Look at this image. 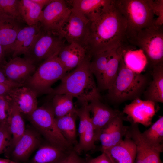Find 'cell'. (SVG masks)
I'll return each mask as SVG.
<instances>
[{"mask_svg": "<svg viewBox=\"0 0 163 163\" xmlns=\"http://www.w3.org/2000/svg\"><path fill=\"white\" fill-rule=\"evenodd\" d=\"M72 151L65 150L48 142L41 144L29 163H59Z\"/></svg>", "mask_w": 163, "mask_h": 163, "instance_id": "obj_25", "label": "cell"}, {"mask_svg": "<svg viewBox=\"0 0 163 163\" xmlns=\"http://www.w3.org/2000/svg\"><path fill=\"white\" fill-rule=\"evenodd\" d=\"M155 103L150 100L137 98L125 105L123 113L127 116L131 122L148 127L151 125L152 118L157 112Z\"/></svg>", "mask_w": 163, "mask_h": 163, "instance_id": "obj_13", "label": "cell"}, {"mask_svg": "<svg viewBox=\"0 0 163 163\" xmlns=\"http://www.w3.org/2000/svg\"><path fill=\"white\" fill-rule=\"evenodd\" d=\"M22 86L10 81L0 83V96L8 95L13 89Z\"/></svg>", "mask_w": 163, "mask_h": 163, "instance_id": "obj_38", "label": "cell"}, {"mask_svg": "<svg viewBox=\"0 0 163 163\" xmlns=\"http://www.w3.org/2000/svg\"><path fill=\"white\" fill-rule=\"evenodd\" d=\"M27 119L47 142L66 150H73L59 131L50 103L37 107Z\"/></svg>", "mask_w": 163, "mask_h": 163, "instance_id": "obj_6", "label": "cell"}, {"mask_svg": "<svg viewBox=\"0 0 163 163\" xmlns=\"http://www.w3.org/2000/svg\"><path fill=\"white\" fill-rule=\"evenodd\" d=\"M114 2L126 21L127 41L134 46L138 33L154 24V0H114Z\"/></svg>", "mask_w": 163, "mask_h": 163, "instance_id": "obj_3", "label": "cell"}, {"mask_svg": "<svg viewBox=\"0 0 163 163\" xmlns=\"http://www.w3.org/2000/svg\"><path fill=\"white\" fill-rule=\"evenodd\" d=\"M7 124L11 136L9 146L5 153L6 157L8 158L12 150L24 134L26 129L24 117L11 99L8 113Z\"/></svg>", "mask_w": 163, "mask_h": 163, "instance_id": "obj_21", "label": "cell"}, {"mask_svg": "<svg viewBox=\"0 0 163 163\" xmlns=\"http://www.w3.org/2000/svg\"><path fill=\"white\" fill-rule=\"evenodd\" d=\"M88 57L72 72H68L60 84L48 95L50 98L58 94H68L82 105L95 99H101L99 90L90 68Z\"/></svg>", "mask_w": 163, "mask_h": 163, "instance_id": "obj_2", "label": "cell"}, {"mask_svg": "<svg viewBox=\"0 0 163 163\" xmlns=\"http://www.w3.org/2000/svg\"><path fill=\"white\" fill-rule=\"evenodd\" d=\"M11 136L8 127L0 125V154L6 152L8 149Z\"/></svg>", "mask_w": 163, "mask_h": 163, "instance_id": "obj_36", "label": "cell"}, {"mask_svg": "<svg viewBox=\"0 0 163 163\" xmlns=\"http://www.w3.org/2000/svg\"><path fill=\"white\" fill-rule=\"evenodd\" d=\"M149 145L161 152L163 151V117L161 116L148 129L141 133Z\"/></svg>", "mask_w": 163, "mask_h": 163, "instance_id": "obj_32", "label": "cell"}, {"mask_svg": "<svg viewBox=\"0 0 163 163\" xmlns=\"http://www.w3.org/2000/svg\"><path fill=\"white\" fill-rule=\"evenodd\" d=\"M67 73L58 55L55 56L40 64L24 86L31 89L37 96L49 95L53 90L52 85L61 80Z\"/></svg>", "mask_w": 163, "mask_h": 163, "instance_id": "obj_5", "label": "cell"}, {"mask_svg": "<svg viewBox=\"0 0 163 163\" xmlns=\"http://www.w3.org/2000/svg\"><path fill=\"white\" fill-rule=\"evenodd\" d=\"M19 20L0 15V44L5 55L10 53L17 34L22 27Z\"/></svg>", "mask_w": 163, "mask_h": 163, "instance_id": "obj_23", "label": "cell"}, {"mask_svg": "<svg viewBox=\"0 0 163 163\" xmlns=\"http://www.w3.org/2000/svg\"><path fill=\"white\" fill-rule=\"evenodd\" d=\"M127 27L126 21L114 0H110L99 17L91 22L87 46L88 55L91 57L104 51L128 46Z\"/></svg>", "mask_w": 163, "mask_h": 163, "instance_id": "obj_1", "label": "cell"}, {"mask_svg": "<svg viewBox=\"0 0 163 163\" xmlns=\"http://www.w3.org/2000/svg\"><path fill=\"white\" fill-rule=\"evenodd\" d=\"M133 45L142 50L152 68L163 63V27L154 24L142 30L138 33Z\"/></svg>", "mask_w": 163, "mask_h": 163, "instance_id": "obj_7", "label": "cell"}, {"mask_svg": "<svg viewBox=\"0 0 163 163\" xmlns=\"http://www.w3.org/2000/svg\"><path fill=\"white\" fill-rule=\"evenodd\" d=\"M148 82L147 77L145 75L135 72L127 67L123 57L115 79L107 90V97L116 103L140 98Z\"/></svg>", "mask_w": 163, "mask_h": 163, "instance_id": "obj_4", "label": "cell"}, {"mask_svg": "<svg viewBox=\"0 0 163 163\" xmlns=\"http://www.w3.org/2000/svg\"><path fill=\"white\" fill-rule=\"evenodd\" d=\"M43 31L40 24L22 27L18 32L11 49L12 58L25 55L33 45Z\"/></svg>", "mask_w": 163, "mask_h": 163, "instance_id": "obj_18", "label": "cell"}, {"mask_svg": "<svg viewBox=\"0 0 163 163\" xmlns=\"http://www.w3.org/2000/svg\"><path fill=\"white\" fill-rule=\"evenodd\" d=\"M123 113L114 118L101 132L97 141L101 142V151L118 144L126 135L128 126L123 124Z\"/></svg>", "mask_w": 163, "mask_h": 163, "instance_id": "obj_16", "label": "cell"}, {"mask_svg": "<svg viewBox=\"0 0 163 163\" xmlns=\"http://www.w3.org/2000/svg\"><path fill=\"white\" fill-rule=\"evenodd\" d=\"M8 81L9 80L5 76L2 69L0 67V83Z\"/></svg>", "mask_w": 163, "mask_h": 163, "instance_id": "obj_42", "label": "cell"}, {"mask_svg": "<svg viewBox=\"0 0 163 163\" xmlns=\"http://www.w3.org/2000/svg\"><path fill=\"white\" fill-rule=\"evenodd\" d=\"M52 0H33V1L40 5L43 8L49 4Z\"/></svg>", "mask_w": 163, "mask_h": 163, "instance_id": "obj_41", "label": "cell"}, {"mask_svg": "<svg viewBox=\"0 0 163 163\" xmlns=\"http://www.w3.org/2000/svg\"><path fill=\"white\" fill-rule=\"evenodd\" d=\"M50 103L55 118L60 117L76 110L74 97L68 94H56L50 98Z\"/></svg>", "mask_w": 163, "mask_h": 163, "instance_id": "obj_31", "label": "cell"}, {"mask_svg": "<svg viewBox=\"0 0 163 163\" xmlns=\"http://www.w3.org/2000/svg\"><path fill=\"white\" fill-rule=\"evenodd\" d=\"M8 95L15 104L23 117L27 119L38 107L37 94L25 86L13 89Z\"/></svg>", "mask_w": 163, "mask_h": 163, "instance_id": "obj_20", "label": "cell"}, {"mask_svg": "<svg viewBox=\"0 0 163 163\" xmlns=\"http://www.w3.org/2000/svg\"><path fill=\"white\" fill-rule=\"evenodd\" d=\"M88 57L86 49L73 43L64 45L58 55L67 72L76 68Z\"/></svg>", "mask_w": 163, "mask_h": 163, "instance_id": "obj_22", "label": "cell"}, {"mask_svg": "<svg viewBox=\"0 0 163 163\" xmlns=\"http://www.w3.org/2000/svg\"><path fill=\"white\" fill-rule=\"evenodd\" d=\"M154 10L155 15L157 16L155 19L154 24L156 26L163 27V0H154Z\"/></svg>", "mask_w": 163, "mask_h": 163, "instance_id": "obj_37", "label": "cell"}, {"mask_svg": "<svg viewBox=\"0 0 163 163\" xmlns=\"http://www.w3.org/2000/svg\"><path fill=\"white\" fill-rule=\"evenodd\" d=\"M85 163H112L106 155L104 153L96 158L85 161Z\"/></svg>", "mask_w": 163, "mask_h": 163, "instance_id": "obj_40", "label": "cell"}, {"mask_svg": "<svg viewBox=\"0 0 163 163\" xmlns=\"http://www.w3.org/2000/svg\"><path fill=\"white\" fill-rule=\"evenodd\" d=\"M71 11L67 1L52 0L42 11L40 23L42 30L59 33Z\"/></svg>", "mask_w": 163, "mask_h": 163, "instance_id": "obj_10", "label": "cell"}, {"mask_svg": "<svg viewBox=\"0 0 163 163\" xmlns=\"http://www.w3.org/2000/svg\"><path fill=\"white\" fill-rule=\"evenodd\" d=\"M117 48L93 54L90 57V68L94 76L96 79L98 88L101 83L108 62L115 50Z\"/></svg>", "mask_w": 163, "mask_h": 163, "instance_id": "obj_30", "label": "cell"}, {"mask_svg": "<svg viewBox=\"0 0 163 163\" xmlns=\"http://www.w3.org/2000/svg\"><path fill=\"white\" fill-rule=\"evenodd\" d=\"M124 137L118 144L101 151L112 163H135L136 154V145L127 134Z\"/></svg>", "mask_w": 163, "mask_h": 163, "instance_id": "obj_19", "label": "cell"}, {"mask_svg": "<svg viewBox=\"0 0 163 163\" xmlns=\"http://www.w3.org/2000/svg\"><path fill=\"white\" fill-rule=\"evenodd\" d=\"M85 161L79 156L74 150L59 163H85Z\"/></svg>", "mask_w": 163, "mask_h": 163, "instance_id": "obj_39", "label": "cell"}, {"mask_svg": "<svg viewBox=\"0 0 163 163\" xmlns=\"http://www.w3.org/2000/svg\"><path fill=\"white\" fill-rule=\"evenodd\" d=\"M124 54L121 47L116 49L109 60L98 89L107 90L112 85L117 76L120 61Z\"/></svg>", "mask_w": 163, "mask_h": 163, "instance_id": "obj_27", "label": "cell"}, {"mask_svg": "<svg viewBox=\"0 0 163 163\" xmlns=\"http://www.w3.org/2000/svg\"><path fill=\"white\" fill-rule=\"evenodd\" d=\"M37 67L26 58L18 56L11 58L1 68L9 81L24 86Z\"/></svg>", "mask_w": 163, "mask_h": 163, "instance_id": "obj_12", "label": "cell"}, {"mask_svg": "<svg viewBox=\"0 0 163 163\" xmlns=\"http://www.w3.org/2000/svg\"><path fill=\"white\" fill-rule=\"evenodd\" d=\"M19 7L24 22L28 26L40 23L43 8L33 0H20Z\"/></svg>", "mask_w": 163, "mask_h": 163, "instance_id": "obj_29", "label": "cell"}, {"mask_svg": "<svg viewBox=\"0 0 163 163\" xmlns=\"http://www.w3.org/2000/svg\"><path fill=\"white\" fill-rule=\"evenodd\" d=\"M91 122L94 128L96 141L102 130L114 118L121 112L113 110L101 101V99L93 100L88 103Z\"/></svg>", "mask_w": 163, "mask_h": 163, "instance_id": "obj_17", "label": "cell"}, {"mask_svg": "<svg viewBox=\"0 0 163 163\" xmlns=\"http://www.w3.org/2000/svg\"><path fill=\"white\" fill-rule=\"evenodd\" d=\"M126 134L135 143L136 149L135 163H163L161 152L149 145L143 138L138 124L131 122Z\"/></svg>", "mask_w": 163, "mask_h": 163, "instance_id": "obj_14", "label": "cell"}, {"mask_svg": "<svg viewBox=\"0 0 163 163\" xmlns=\"http://www.w3.org/2000/svg\"><path fill=\"white\" fill-rule=\"evenodd\" d=\"M5 54L0 44V65L4 63V57Z\"/></svg>", "mask_w": 163, "mask_h": 163, "instance_id": "obj_43", "label": "cell"}, {"mask_svg": "<svg viewBox=\"0 0 163 163\" xmlns=\"http://www.w3.org/2000/svg\"><path fill=\"white\" fill-rule=\"evenodd\" d=\"M0 163H19L10 159L0 158Z\"/></svg>", "mask_w": 163, "mask_h": 163, "instance_id": "obj_44", "label": "cell"}, {"mask_svg": "<svg viewBox=\"0 0 163 163\" xmlns=\"http://www.w3.org/2000/svg\"><path fill=\"white\" fill-rule=\"evenodd\" d=\"M64 38L58 33L43 31L24 57L37 66L58 55L64 45Z\"/></svg>", "mask_w": 163, "mask_h": 163, "instance_id": "obj_8", "label": "cell"}, {"mask_svg": "<svg viewBox=\"0 0 163 163\" xmlns=\"http://www.w3.org/2000/svg\"><path fill=\"white\" fill-rule=\"evenodd\" d=\"M40 134L35 129L26 128L9 155V158L21 163L27 161L32 153L42 144Z\"/></svg>", "mask_w": 163, "mask_h": 163, "instance_id": "obj_15", "label": "cell"}, {"mask_svg": "<svg viewBox=\"0 0 163 163\" xmlns=\"http://www.w3.org/2000/svg\"><path fill=\"white\" fill-rule=\"evenodd\" d=\"M88 103L81 105L76 108L80 122L78 128L79 141L74 147L73 150L79 155L83 152L94 149L96 141L94 128L91 122Z\"/></svg>", "mask_w": 163, "mask_h": 163, "instance_id": "obj_11", "label": "cell"}, {"mask_svg": "<svg viewBox=\"0 0 163 163\" xmlns=\"http://www.w3.org/2000/svg\"><path fill=\"white\" fill-rule=\"evenodd\" d=\"M110 0H72L67 1L71 9L91 22L94 21L104 10Z\"/></svg>", "mask_w": 163, "mask_h": 163, "instance_id": "obj_24", "label": "cell"}, {"mask_svg": "<svg viewBox=\"0 0 163 163\" xmlns=\"http://www.w3.org/2000/svg\"><path fill=\"white\" fill-rule=\"evenodd\" d=\"M76 110L63 116L55 118L57 126L67 141L74 147L78 143L76 140Z\"/></svg>", "mask_w": 163, "mask_h": 163, "instance_id": "obj_28", "label": "cell"}, {"mask_svg": "<svg viewBox=\"0 0 163 163\" xmlns=\"http://www.w3.org/2000/svg\"><path fill=\"white\" fill-rule=\"evenodd\" d=\"M71 10L69 16L59 33L69 43H76L87 50L91 22L77 12Z\"/></svg>", "mask_w": 163, "mask_h": 163, "instance_id": "obj_9", "label": "cell"}, {"mask_svg": "<svg viewBox=\"0 0 163 163\" xmlns=\"http://www.w3.org/2000/svg\"><path fill=\"white\" fill-rule=\"evenodd\" d=\"M152 80L143 93L145 100L163 103V63L152 68Z\"/></svg>", "mask_w": 163, "mask_h": 163, "instance_id": "obj_26", "label": "cell"}, {"mask_svg": "<svg viewBox=\"0 0 163 163\" xmlns=\"http://www.w3.org/2000/svg\"><path fill=\"white\" fill-rule=\"evenodd\" d=\"M11 101L8 95L0 96V125L7 126L8 113Z\"/></svg>", "mask_w": 163, "mask_h": 163, "instance_id": "obj_35", "label": "cell"}, {"mask_svg": "<svg viewBox=\"0 0 163 163\" xmlns=\"http://www.w3.org/2000/svg\"><path fill=\"white\" fill-rule=\"evenodd\" d=\"M20 0H0V15L8 16L24 22L19 11Z\"/></svg>", "mask_w": 163, "mask_h": 163, "instance_id": "obj_34", "label": "cell"}, {"mask_svg": "<svg viewBox=\"0 0 163 163\" xmlns=\"http://www.w3.org/2000/svg\"><path fill=\"white\" fill-rule=\"evenodd\" d=\"M123 59L127 67L138 73H141L148 64L146 57L140 49L138 50L130 49L125 51Z\"/></svg>", "mask_w": 163, "mask_h": 163, "instance_id": "obj_33", "label": "cell"}]
</instances>
